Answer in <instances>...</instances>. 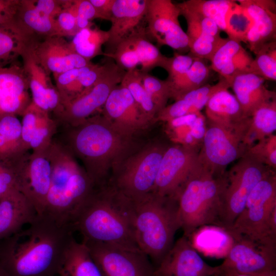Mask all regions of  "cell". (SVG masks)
Instances as JSON below:
<instances>
[{"mask_svg": "<svg viewBox=\"0 0 276 276\" xmlns=\"http://www.w3.org/2000/svg\"><path fill=\"white\" fill-rule=\"evenodd\" d=\"M75 232L45 213L27 228L0 240V263L6 276H57Z\"/></svg>", "mask_w": 276, "mask_h": 276, "instance_id": "6da1fadb", "label": "cell"}, {"mask_svg": "<svg viewBox=\"0 0 276 276\" xmlns=\"http://www.w3.org/2000/svg\"><path fill=\"white\" fill-rule=\"evenodd\" d=\"M98 186L78 210L72 223L74 231L82 235V242L140 249L135 238L133 202L113 186Z\"/></svg>", "mask_w": 276, "mask_h": 276, "instance_id": "7a4b0ae2", "label": "cell"}, {"mask_svg": "<svg viewBox=\"0 0 276 276\" xmlns=\"http://www.w3.org/2000/svg\"><path fill=\"white\" fill-rule=\"evenodd\" d=\"M50 153L51 181L43 213L60 224L72 226L78 210L97 186L60 141L53 139Z\"/></svg>", "mask_w": 276, "mask_h": 276, "instance_id": "3957f363", "label": "cell"}, {"mask_svg": "<svg viewBox=\"0 0 276 276\" xmlns=\"http://www.w3.org/2000/svg\"><path fill=\"white\" fill-rule=\"evenodd\" d=\"M66 127L65 140L60 142L81 160L96 185H102L109 166L123 153L127 135L98 116Z\"/></svg>", "mask_w": 276, "mask_h": 276, "instance_id": "277c9868", "label": "cell"}, {"mask_svg": "<svg viewBox=\"0 0 276 276\" xmlns=\"http://www.w3.org/2000/svg\"><path fill=\"white\" fill-rule=\"evenodd\" d=\"M133 203L136 243L157 266L173 246L176 232L180 228L177 200L150 194Z\"/></svg>", "mask_w": 276, "mask_h": 276, "instance_id": "5b68a950", "label": "cell"}, {"mask_svg": "<svg viewBox=\"0 0 276 276\" xmlns=\"http://www.w3.org/2000/svg\"><path fill=\"white\" fill-rule=\"evenodd\" d=\"M226 174L217 176L201 166L191 176L176 198L183 235L189 237L197 228L209 225L220 227Z\"/></svg>", "mask_w": 276, "mask_h": 276, "instance_id": "8992f818", "label": "cell"}, {"mask_svg": "<svg viewBox=\"0 0 276 276\" xmlns=\"http://www.w3.org/2000/svg\"><path fill=\"white\" fill-rule=\"evenodd\" d=\"M229 235L242 236L276 242V174L271 170L250 193L245 207L232 226Z\"/></svg>", "mask_w": 276, "mask_h": 276, "instance_id": "52a82bcc", "label": "cell"}, {"mask_svg": "<svg viewBox=\"0 0 276 276\" xmlns=\"http://www.w3.org/2000/svg\"><path fill=\"white\" fill-rule=\"evenodd\" d=\"M272 169L244 154L226 174L220 227L229 228L244 209L247 198L258 182Z\"/></svg>", "mask_w": 276, "mask_h": 276, "instance_id": "ba28073f", "label": "cell"}, {"mask_svg": "<svg viewBox=\"0 0 276 276\" xmlns=\"http://www.w3.org/2000/svg\"><path fill=\"white\" fill-rule=\"evenodd\" d=\"M166 149L152 146L131 157L116 175L113 186L132 202L150 195Z\"/></svg>", "mask_w": 276, "mask_h": 276, "instance_id": "9c48e42d", "label": "cell"}, {"mask_svg": "<svg viewBox=\"0 0 276 276\" xmlns=\"http://www.w3.org/2000/svg\"><path fill=\"white\" fill-rule=\"evenodd\" d=\"M105 69L91 87L63 105L54 117L58 123L66 127L79 125L104 106L111 91L120 84L126 71L113 59L105 63Z\"/></svg>", "mask_w": 276, "mask_h": 276, "instance_id": "30bf717a", "label": "cell"}, {"mask_svg": "<svg viewBox=\"0 0 276 276\" xmlns=\"http://www.w3.org/2000/svg\"><path fill=\"white\" fill-rule=\"evenodd\" d=\"M198 153L197 148L191 146L167 148L151 194L176 199L189 178L201 165Z\"/></svg>", "mask_w": 276, "mask_h": 276, "instance_id": "8fae6325", "label": "cell"}, {"mask_svg": "<svg viewBox=\"0 0 276 276\" xmlns=\"http://www.w3.org/2000/svg\"><path fill=\"white\" fill-rule=\"evenodd\" d=\"M82 242L86 246L102 276H155V267L140 249Z\"/></svg>", "mask_w": 276, "mask_h": 276, "instance_id": "7c38bea8", "label": "cell"}, {"mask_svg": "<svg viewBox=\"0 0 276 276\" xmlns=\"http://www.w3.org/2000/svg\"><path fill=\"white\" fill-rule=\"evenodd\" d=\"M229 236L232 244L223 262L219 265L220 271L230 270L254 275L275 269L276 242Z\"/></svg>", "mask_w": 276, "mask_h": 276, "instance_id": "4fadbf2b", "label": "cell"}, {"mask_svg": "<svg viewBox=\"0 0 276 276\" xmlns=\"http://www.w3.org/2000/svg\"><path fill=\"white\" fill-rule=\"evenodd\" d=\"M208 125L199 159L212 174L222 175L226 167L244 154V135L209 122Z\"/></svg>", "mask_w": 276, "mask_h": 276, "instance_id": "5bb4252c", "label": "cell"}, {"mask_svg": "<svg viewBox=\"0 0 276 276\" xmlns=\"http://www.w3.org/2000/svg\"><path fill=\"white\" fill-rule=\"evenodd\" d=\"M62 0H19L15 26L25 41H40L57 36L56 18Z\"/></svg>", "mask_w": 276, "mask_h": 276, "instance_id": "9a60e30c", "label": "cell"}, {"mask_svg": "<svg viewBox=\"0 0 276 276\" xmlns=\"http://www.w3.org/2000/svg\"><path fill=\"white\" fill-rule=\"evenodd\" d=\"M180 15L176 4L171 0H148L145 17L149 34L159 46L183 52L189 51V40L180 26Z\"/></svg>", "mask_w": 276, "mask_h": 276, "instance_id": "2e32d148", "label": "cell"}, {"mask_svg": "<svg viewBox=\"0 0 276 276\" xmlns=\"http://www.w3.org/2000/svg\"><path fill=\"white\" fill-rule=\"evenodd\" d=\"M50 147L28 154L18 179V190L31 201L37 214L44 211L51 185L52 165Z\"/></svg>", "mask_w": 276, "mask_h": 276, "instance_id": "e0dca14e", "label": "cell"}, {"mask_svg": "<svg viewBox=\"0 0 276 276\" xmlns=\"http://www.w3.org/2000/svg\"><path fill=\"white\" fill-rule=\"evenodd\" d=\"M220 272L219 266L208 264L185 235L173 244L155 267V276H216Z\"/></svg>", "mask_w": 276, "mask_h": 276, "instance_id": "ac0fdd59", "label": "cell"}, {"mask_svg": "<svg viewBox=\"0 0 276 276\" xmlns=\"http://www.w3.org/2000/svg\"><path fill=\"white\" fill-rule=\"evenodd\" d=\"M20 57L29 81L32 102L54 117L61 108L60 97L50 75L37 61L32 42H24Z\"/></svg>", "mask_w": 276, "mask_h": 276, "instance_id": "d6986e66", "label": "cell"}, {"mask_svg": "<svg viewBox=\"0 0 276 276\" xmlns=\"http://www.w3.org/2000/svg\"><path fill=\"white\" fill-rule=\"evenodd\" d=\"M180 15L186 20V34L189 40L190 55L210 60L225 38L220 35L221 30L212 19L203 17L176 3Z\"/></svg>", "mask_w": 276, "mask_h": 276, "instance_id": "ffe728a7", "label": "cell"}, {"mask_svg": "<svg viewBox=\"0 0 276 276\" xmlns=\"http://www.w3.org/2000/svg\"><path fill=\"white\" fill-rule=\"evenodd\" d=\"M32 43L37 61L50 75L81 68L91 62L76 53L64 37L52 36Z\"/></svg>", "mask_w": 276, "mask_h": 276, "instance_id": "44dd1931", "label": "cell"}, {"mask_svg": "<svg viewBox=\"0 0 276 276\" xmlns=\"http://www.w3.org/2000/svg\"><path fill=\"white\" fill-rule=\"evenodd\" d=\"M29 81L17 61L0 68V117L22 116L32 102Z\"/></svg>", "mask_w": 276, "mask_h": 276, "instance_id": "7402d4cb", "label": "cell"}, {"mask_svg": "<svg viewBox=\"0 0 276 276\" xmlns=\"http://www.w3.org/2000/svg\"><path fill=\"white\" fill-rule=\"evenodd\" d=\"M103 106L104 117L126 135L150 121L129 90L120 84L111 91Z\"/></svg>", "mask_w": 276, "mask_h": 276, "instance_id": "603a6c76", "label": "cell"}, {"mask_svg": "<svg viewBox=\"0 0 276 276\" xmlns=\"http://www.w3.org/2000/svg\"><path fill=\"white\" fill-rule=\"evenodd\" d=\"M251 20L246 43L255 54L266 43L275 40L276 2L273 0H239Z\"/></svg>", "mask_w": 276, "mask_h": 276, "instance_id": "cb8c5ba5", "label": "cell"}, {"mask_svg": "<svg viewBox=\"0 0 276 276\" xmlns=\"http://www.w3.org/2000/svg\"><path fill=\"white\" fill-rule=\"evenodd\" d=\"M21 116V141L25 150L38 152L48 149L57 132V122L32 101Z\"/></svg>", "mask_w": 276, "mask_h": 276, "instance_id": "d4e9b609", "label": "cell"}, {"mask_svg": "<svg viewBox=\"0 0 276 276\" xmlns=\"http://www.w3.org/2000/svg\"><path fill=\"white\" fill-rule=\"evenodd\" d=\"M147 5L148 0H114L105 56L109 57L116 46L139 27Z\"/></svg>", "mask_w": 276, "mask_h": 276, "instance_id": "484cf974", "label": "cell"}, {"mask_svg": "<svg viewBox=\"0 0 276 276\" xmlns=\"http://www.w3.org/2000/svg\"><path fill=\"white\" fill-rule=\"evenodd\" d=\"M204 108L208 122L241 133L245 136L250 117L244 116L237 99L228 89H221L215 93Z\"/></svg>", "mask_w": 276, "mask_h": 276, "instance_id": "4316f807", "label": "cell"}, {"mask_svg": "<svg viewBox=\"0 0 276 276\" xmlns=\"http://www.w3.org/2000/svg\"><path fill=\"white\" fill-rule=\"evenodd\" d=\"M37 214L31 201L18 190L0 198V240L30 223Z\"/></svg>", "mask_w": 276, "mask_h": 276, "instance_id": "83f0119b", "label": "cell"}, {"mask_svg": "<svg viewBox=\"0 0 276 276\" xmlns=\"http://www.w3.org/2000/svg\"><path fill=\"white\" fill-rule=\"evenodd\" d=\"M264 82L263 78L250 72L240 73L233 79L230 88L245 117L250 118L259 106L276 99L275 91L267 88Z\"/></svg>", "mask_w": 276, "mask_h": 276, "instance_id": "f1b7e54d", "label": "cell"}, {"mask_svg": "<svg viewBox=\"0 0 276 276\" xmlns=\"http://www.w3.org/2000/svg\"><path fill=\"white\" fill-rule=\"evenodd\" d=\"M253 58L241 43L225 38L210 59V67L231 85L237 75L249 72Z\"/></svg>", "mask_w": 276, "mask_h": 276, "instance_id": "f546056e", "label": "cell"}, {"mask_svg": "<svg viewBox=\"0 0 276 276\" xmlns=\"http://www.w3.org/2000/svg\"><path fill=\"white\" fill-rule=\"evenodd\" d=\"M229 88L228 83L221 77L215 84H205L183 95L172 104L166 106L157 113V119L168 122L182 116L200 112L215 93L221 89Z\"/></svg>", "mask_w": 276, "mask_h": 276, "instance_id": "4dcf8cb0", "label": "cell"}, {"mask_svg": "<svg viewBox=\"0 0 276 276\" xmlns=\"http://www.w3.org/2000/svg\"><path fill=\"white\" fill-rule=\"evenodd\" d=\"M57 276H102L86 246L73 238L63 257Z\"/></svg>", "mask_w": 276, "mask_h": 276, "instance_id": "1f68e13d", "label": "cell"}, {"mask_svg": "<svg viewBox=\"0 0 276 276\" xmlns=\"http://www.w3.org/2000/svg\"><path fill=\"white\" fill-rule=\"evenodd\" d=\"M276 130V99L257 108L250 117V121L243 143L246 149L272 134Z\"/></svg>", "mask_w": 276, "mask_h": 276, "instance_id": "d6a6232c", "label": "cell"}, {"mask_svg": "<svg viewBox=\"0 0 276 276\" xmlns=\"http://www.w3.org/2000/svg\"><path fill=\"white\" fill-rule=\"evenodd\" d=\"M29 151L23 147L21 123L15 115L0 117V158L16 159Z\"/></svg>", "mask_w": 276, "mask_h": 276, "instance_id": "836d02e7", "label": "cell"}, {"mask_svg": "<svg viewBox=\"0 0 276 276\" xmlns=\"http://www.w3.org/2000/svg\"><path fill=\"white\" fill-rule=\"evenodd\" d=\"M210 73L204 59L196 57L190 68L179 78L170 82L171 98L175 101L183 95L205 84Z\"/></svg>", "mask_w": 276, "mask_h": 276, "instance_id": "e575fe53", "label": "cell"}, {"mask_svg": "<svg viewBox=\"0 0 276 276\" xmlns=\"http://www.w3.org/2000/svg\"><path fill=\"white\" fill-rule=\"evenodd\" d=\"M108 39V31L90 27L80 30L70 42L76 53L90 61L96 56L104 55L102 47Z\"/></svg>", "mask_w": 276, "mask_h": 276, "instance_id": "d590c367", "label": "cell"}, {"mask_svg": "<svg viewBox=\"0 0 276 276\" xmlns=\"http://www.w3.org/2000/svg\"><path fill=\"white\" fill-rule=\"evenodd\" d=\"M131 36L142 72L148 73L156 67L165 69L169 57L163 55L158 49L148 40L143 28L139 26L131 33Z\"/></svg>", "mask_w": 276, "mask_h": 276, "instance_id": "8d00e7d4", "label": "cell"}, {"mask_svg": "<svg viewBox=\"0 0 276 276\" xmlns=\"http://www.w3.org/2000/svg\"><path fill=\"white\" fill-rule=\"evenodd\" d=\"M120 84L126 88L142 111L150 121L158 111L142 82V72L137 68L126 72Z\"/></svg>", "mask_w": 276, "mask_h": 276, "instance_id": "74e56055", "label": "cell"}, {"mask_svg": "<svg viewBox=\"0 0 276 276\" xmlns=\"http://www.w3.org/2000/svg\"><path fill=\"white\" fill-rule=\"evenodd\" d=\"M234 1L187 0L180 3L193 12L213 20L221 31H224L225 18Z\"/></svg>", "mask_w": 276, "mask_h": 276, "instance_id": "f35d334b", "label": "cell"}, {"mask_svg": "<svg viewBox=\"0 0 276 276\" xmlns=\"http://www.w3.org/2000/svg\"><path fill=\"white\" fill-rule=\"evenodd\" d=\"M251 20L246 10L237 1H234L225 18L224 32L228 38L246 43L247 36L251 27Z\"/></svg>", "mask_w": 276, "mask_h": 276, "instance_id": "ab89813d", "label": "cell"}, {"mask_svg": "<svg viewBox=\"0 0 276 276\" xmlns=\"http://www.w3.org/2000/svg\"><path fill=\"white\" fill-rule=\"evenodd\" d=\"M249 72L255 74L265 80H276V41L263 44L255 54Z\"/></svg>", "mask_w": 276, "mask_h": 276, "instance_id": "60d3db41", "label": "cell"}, {"mask_svg": "<svg viewBox=\"0 0 276 276\" xmlns=\"http://www.w3.org/2000/svg\"><path fill=\"white\" fill-rule=\"evenodd\" d=\"M24 42L16 30L0 28V68L16 61Z\"/></svg>", "mask_w": 276, "mask_h": 276, "instance_id": "b9f144b4", "label": "cell"}, {"mask_svg": "<svg viewBox=\"0 0 276 276\" xmlns=\"http://www.w3.org/2000/svg\"><path fill=\"white\" fill-rule=\"evenodd\" d=\"M29 152H27L13 160L0 158V198L14 190H18L17 181L19 172Z\"/></svg>", "mask_w": 276, "mask_h": 276, "instance_id": "7bdbcfd3", "label": "cell"}, {"mask_svg": "<svg viewBox=\"0 0 276 276\" xmlns=\"http://www.w3.org/2000/svg\"><path fill=\"white\" fill-rule=\"evenodd\" d=\"M142 82L158 113L166 106L168 99L171 98L169 82L144 72H142Z\"/></svg>", "mask_w": 276, "mask_h": 276, "instance_id": "ee69618b", "label": "cell"}, {"mask_svg": "<svg viewBox=\"0 0 276 276\" xmlns=\"http://www.w3.org/2000/svg\"><path fill=\"white\" fill-rule=\"evenodd\" d=\"M57 36L74 37L79 31L77 0H62V8L56 18Z\"/></svg>", "mask_w": 276, "mask_h": 276, "instance_id": "f6af8a7d", "label": "cell"}, {"mask_svg": "<svg viewBox=\"0 0 276 276\" xmlns=\"http://www.w3.org/2000/svg\"><path fill=\"white\" fill-rule=\"evenodd\" d=\"M246 149L247 154L272 169L276 168V135L272 134Z\"/></svg>", "mask_w": 276, "mask_h": 276, "instance_id": "bcb514c9", "label": "cell"}, {"mask_svg": "<svg viewBox=\"0 0 276 276\" xmlns=\"http://www.w3.org/2000/svg\"><path fill=\"white\" fill-rule=\"evenodd\" d=\"M109 57L126 72L137 68L140 62L131 34L116 46Z\"/></svg>", "mask_w": 276, "mask_h": 276, "instance_id": "7dc6e473", "label": "cell"}, {"mask_svg": "<svg viewBox=\"0 0 276 276\" xmlns=\"http://www.w3.org/2000/svg\"><path fill=\"white\" fill-rule=\"evenodd\" d=\"M196 57L191 55L174 53L169 57L165 70L168 74L167 80L171 82L184 74L191 67Z\"/></svg>", "mask_w": 276, "mask_h": 276, "instance_id": "c3c4849f", "label": "cell"}, {"mask_svg": "<svg viewBox=\"0 0 276 276\" xmlns=\"http://www.w3.org/2000/svg\"><path fill=\"white\" fill-rule=\"evenodd\" d=\"M94 19H98V17L89 0H77V22L79 30L92 27L91 20Z\"/></svg>", "mask_w": 276, "mask_h": 276, "instance_id": "681fc988", "label": "cell"}, {"mask_svg": "<svg viewBox=\"0 0 276 276\" xmlns=\"http://www.w3.org/2000/svg\"><path fill=\"white\" fill-rule=\"evenodd\" d=\"M19 0H0V28L17 29L15 16Z\"/></svg>", "mask_w": 276, "mask_h": 276, "instance_id": "f907efd6", "label": "cell"}, {"mask_svg": "<svg viewBox=\"0 0 276 276\" xmlns=\"http://www.w3.org/2000/svg\"><path fill=\"white\" fill-rule=\"evenodd\" d=\"M94 6L98 18L110 20L114 0H89Z\"/></svg>", "mask_w": 276, "mask_h": 276, "instance_id": "816d5d0a", "label": "cell"}, {"mask_svg": "<svg viewBox=\"0 0 276 276\" xmlns=\"http://www.w3.org/2000/svg\"><path fill=\"white\" fill-rule=\"evenodd\" d=\"M205 119V117L200 112L190 126L191 134L197 143L202 142L206 128Z\"/></svg>", "mask_w": 276, "mask_h": 276, "instance_id": "f5cc1de1", "label": "cell"}, {"mask_svg": "<svg viewBox=\"0 0 276 276\" xmlns=\"http://www.w3.org/2000/svg\"><path fill=\"white\" fill-rule=\"evenodd\" d=\"M200 112L182 116L172 119L168 122L170 126L173 128L190 126Z\"/></svg>", "mask_w": 276, "mask_h": 276, "instance_id": "db71d44e", "label": "cell"}, {"mask_svg": "<svg viewBox=\"0 0 276 276\" xmlns=\"http://www.w3.org/2000/svg\"><path fill=\"white\" fill-rule=\"evenodd\" d=\"M216 276H255L251 274H245L242 273L238 272L235 271L225 270L220 271V273Z\"/></svg>", "mask_w": 276, "mask_h": 276, "instance_id": "11a10c76", "label": "cell"}, {"mask_svg": "<svg viewBox=\"0 0 276 276\" xmlns=\"http://www.w3.org/2000/svg\"><path fill=\"white\" fill-rule=\"evenodd\" d=\"M254 275L255 276H276V269L264 271L262 272L254 274Z\"/></svg>", "mask_w": 276, "mask_h": 276, "instance_id": "9f6ffc18", "label": "cell"}, {"mask_svg": "<svg viewBox=\"0 0 276 276\" xmlns=\"http://www.w3.org/2000/svg\"><path fill=\"white\" fill-rule=\"evenodd\" d=\"M0 276H6V274L0 263Z\"/></svg>", "mask_w": 276, "mask_h": 276, "instance_id": "6f0895ef", "label": "cell"}]
</instances>
